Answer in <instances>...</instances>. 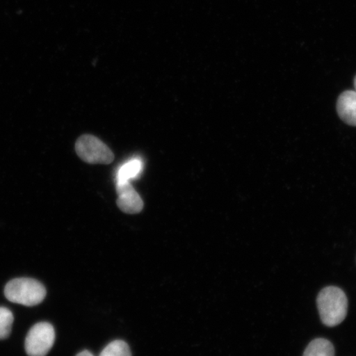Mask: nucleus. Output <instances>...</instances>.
Segmentation results:
<instances>
[{"label":"nucleus","mask_w":356,"mask_h":356,"mask_svg":"<svg viewBox=\"0 0 356 356\" xmlns=\"http://www.w3.org/2000/svg\"><path fill=\"white\" fill-rule=\"evenodd\" d=\"M76 356H93L92 354L88 350H83L82 353H79Z\"/></svg>","instance_id":"9b49d317"},{"label":"nucleus","mask_w":356,"mask_h":356,"mask_svg":"<svg viewBox=\"0 0 356 356\" xmlns=\"http://www.w3.org/2000/svg\"><path fill=\"white\" fill-rule=\"evenodd\" d=\"M99 356H131V353L127 342L117 340L106 346Z\"/></svg>","instance_id":"9d476101"},{"label":"nucleus","mask_w":356,"mask_h":356,"mask_svg":"<svg viewBox=\"0 0 356 356\" xmlns=\"http://www.w3.org/2000/svg\"><path fill=\"white\" fill-rule=\"evenodd\" d=\"M4 296L15 304L33 307L41 304L47 289L41 282L32 278H16L7 283Z\"/></svg>","instance_id":"f03ea898"},{"label":"nucleus","mask_w":356,"mask_h":356,"mask_svg":"<svg viewBox=\"0 0 356 356\" xmlns=\"http://www.w3.org/2000/svg\"><path fill=\"white\" fill-rule=\"evenodd\" d=\"M55 329L49 323L35 324L25 339V350L29 356H46L54 346Z\"/></svg>","instance_id":"20e7f679"},{"label":"nucleus","mask_w":356,"mask_h":356,"mask_svg":"<svg viewBox=\"0 0 356 356\" xmlns=\"http://www.w3.org/2000/svg\"><path fill=\"white\" fill-rule=\"evenodd\" d=\"M354 84H355V91H356V76L355 78Z\"/></svg>","instance_id":"f8f14e48"},{"label":"nucleus","mask_w":356,"mask_h":356,"mask_svg":"<svg viewBox=\"0 0 356 356\" xmlns=\"http://www.w3.org/2000/svg\"><path fill=\"white\" fill-rule=\"evenodd\" d=\"M302 356H335V348L331 341L317 338L307 346Z\"/></svg>","instance_id":"0eeeda50"},{"label":"nucleus","mask_w":356,"mask_h":356,"mask_svg":"<svg viewBox=\"0 0 356 356\" xmlns=\"http://www.w3.org/2000/svg\"><path fill=\"white\" fill-rule=\"evenodd\" d=\"M317 305L322 323L333 327L344 321L348 310V300L341 289L328 286L318 293Z\"/></svg>","instance_id":"f257e3e1"},{"label":"nucleus","mask_w":356,"mask_h":356,"mask_svg":"<svg viewBox=\"0 0 356 356\" xmlns=\"http://www.w3.org/2000/svg\"><path fill=\"white\" fill-rule=\"evenodd\" d=\"M75 151L83 161L91 164H109L114 154L108 145L91 135L80 136L75 144Z\"/></svg>","instance_id":"7ed1b4c3"},{"label":"nucleus","mask_w":356,"mask_h":356,"mask_svg":"<svg viewBox=\"0 0 356 356\" xmlns=\"http://www.w3.org/2000/svg\"><path fill=\"white\" fill-rule=\"evenodd\" d=\"M143 168V163L139 159H134L120 168L118 172V182L129 181L136 177Z\"/></svg>","instance_id":"6e6552de"},{"label":"nucleus","mask_w":356,"mask_h":356,"mask_svg":"<svg viewBox=\"0 0 356 356\" xmlns=\"http://www.w3.org/2000/svg\"><path fill=\"white\" fill-rule=\"evenodd\" d=\"M13 321L15 317L12 312L6 307H0V340L10 336Z\"/></svg>","instance_id":"1a4fd4ad"},{"label":"nucleus","mask_w":356,"mask_h":356,"mask_svg":"<svg viewBox=\"0 0 356 356\" xmlns=\"http://www.w3.org/2000/svg\"><path fill=\"white\" fill-rule=\"evenodd\" d=\"M337 109L342 121L356 127V91L342 92L337 100Z\"/></svg>","instance_id":"423d86ee"},{"label":"nucleus","mask_w":356,"mask_h":356,"mask_svg":"<svg viewBox=\"0 0 356 356\" xmlns=\"http://www.w3.org/2000/svg\"><path fill=\"white\" fill-rule=\"evenodd\" d=\"M117 193L118 195V207L124 213L135 215L143 210V200L133 188L130 181L118 182Z\"/></svg>","instance_id":"39448f33"}]
</instances>
